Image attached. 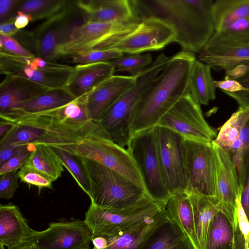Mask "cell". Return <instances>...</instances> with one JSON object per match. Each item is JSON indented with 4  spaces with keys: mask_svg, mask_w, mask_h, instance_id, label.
Listing matches in <instances>:
<instances>
[{
    "mask_svg": "<svg viewBox=\"0 0 249 249\" xmlns=\"http://www.w3.org/2000/svg\"><path fill=\"white\" fill-rule=\"evenodd\" d=\"M141 18H164L174 26L182 51L199 53L215 30L212 0H131Z\"/></svg>",
    "mask_w": 249,
    "mask_h": 249,
    "instance_id": "cell-1",
    "label": "cell"
},
{
    "mask_svg": "<svg viewBox=\"0 0 249 249\" xmlns=\"http://www.w3.org/2000/svg\"><path fill=\"white\" fill-rule=\"evenodd\" d=\"M195 53L180 51L171 56L137 105L130 126V138L157 126L162 117L189 92Z\"/></svg>",
    "mask_w": 249,
    "mask_h": 249,
    "instance_id": "cell-2",
    "label": "cell"
},
{
    "mask_svg": "<svg viewBox=\"0 0 249 249\" xmlns=\"http://www.w3.org/2000/svg\"><path fill=\"white\" fill-rule=\"evenodd\" d=\"M79 159L89 185V196L95 205L119 210L134 204L148 195L120 174L99 162Z\"/></svg>",
    "mask_w": 249,
    "mask_h": 249,
    "instance_id": "cell-3",
    "label": "cell"
},
{
    "mask_svg": "<svg viewBox=\"0 0 249 249\" xmlns=\"http://www.w3.org/2000/svg\"><path fill=\"white\" fill-rule=\"evenodd\" d=\"M163 53L138 75L135 84L125 91L104 116L101 122L113 141L124 147L130 139V126L140 101L170 61Z\"/></svg>",
    "mask_w": 249,
    "mask_h": 249,
    "instance_id": "cell-4",
    "label": "cell"
},
{
    "mask_svg": "<svg viewBox=\"0 0 249 249\" xmlns=\"http://www.w3.org/2000/svg\"><path fill=\"white\" fill-rule=\"evenodd\" d=\"M165 209L148 195L134 204L117 210L102 208L91 202L84 221L93 238H108L155 217Z\"/></svg>",
    "mask_w": 249,
    "mask_h": 249,
    "instance_id": "cell-5",
    "label": "cell"
},
{
    "mask_svg": "<svg viewBox=\"0 0 249 249\" xmlns=\"http://www.w3.org/2000/svg\"><path fill=\"white\" fill-rule=\"evenodd\" d=\"M75 66L55 62L38 56L22 57L0 50V72L28 79L48 89L66 87Z\"/></svg>",
    "mask_w": 249,
    "mask_h": 249,
    "instance_id": "cell-6",
    "label": "cell"
},
{
    "mask_svg": "<svg viewBox=\"0 0 249 249\" xmlns=\"http://www.w3.org/2000/svg\"><path fill=\"white\" fill-rule=\"evenodd\" d=\"M127 146L139 168L147 194L153 200L166 206L172 196L163 178L156 145L154 127L133 135Z\"/></svg>",
    "mask_w": 249,
    "mask_h": 249,
    "instance_id": "cell-7",
    "label": "cell"
},
{
    "mask_svg": "<svg viewBox=\"0 0 249 249\" xmlns=\"http://www.w3.org/2000/svg\"><path fill=\"white\" fill-rule=\"evenodd\" d=\"M157 150L166 187L171 196L185 191L187 182L184 138L164 127H154Z\"/></svg>",
    "mask_w": 249,
    "mask_h": 249,
    "instance_id": "cell-8",
    "label": "cell"
},
{
    "mask_svg": "<svg viewBox=\"0 0 249 249\" xmlns=\"http://www.w3.org/2000/svg\"><path fill=\"white\" fill-rule=\"evenodd\" d=\"M176 36L174 26L168 20L155 17L143 18L135 28L118 38L108 50L140 54L162 49L175 42Z\"/></svg>",
    "mask_w": 249,
    "mask_h": 249,
    "instance_id": "cell-9",
    "label": "cell"
},
{
    "mask_svg": "<svg viewBox=\"0 0 249 249\" xmlns=\"http://www.w3.org/2000/svg\"><path fill=\"white\" fill-rule=\"evenodd\" d=\"M184 140L187 182L186 191L216 197L215 160L212 142Z\"/></svg>",
    "mask_w": 249,
    "mask_h": 249,
    "instance_id": "cell-10",
    "label": "cell"
},
{
    "mask_svg": "<svg viewBox=\"0 0 249 249\" xmlns=\"http://www.w3.org/2000/svg\"><path fill=\"white\" fill-rule=\"evenodd\" d=\"M157 126L167 128L184 139L212 142L215 131L205 120L200 107L190 93L183 96L160 119Z\"/></svg>",
    "mask_w": 249,
    "mask_h": 249,
    "instance_id": "cell-11",
    "label": "cell"
},
{
    "mask_svg": "<svg viewBox=\"0 0 249 249\" xmlns=\"http://www.w3.org/2000/svg\"><path fill=\"white\" fill-rule=\"evenodd\" d=\"M76 1L46 19L33 32L36 56L53 61L57 48L69 39L73 31L85 22L84 14L76 12Z\"/></svg>",
    "mask_w": 249,
    "mask_h": 249,
    "instance_id": "cell-12",
    "label": "cell"
},
{
    "mask_svg": "<svg viewBox=\"0 0 249 249\" xmlns=\"http://www.w3.org/2000/svg\"><path fill=\"white\" fill-rule=\"evenodd\" d=\"M91 232L84 220L51 222L41 231H34L28 241L35 249H90Z\"/></svg>",
    "mask_w": 249,
    "mask_h": 249,
    "instance_id": "cell-13",
    "label": "cell"
},
{
    "mask_svg": "<svg viewBox=\"0 0 249 249\" xmlns=\"http://www.w3.org/2000/svg\"><path fill=\"white\" fill-rule=\"evenodd\" d=\"M139 23L85 22L76 27L67 41L57 48L55 59L61 57H71L91 51L109 37L131 31Z\"/></svg>",
    "mask_w": 249,
    "mask_h": 249,
    "instance_id": "cell-14",
    "label": "cell"
},
{
    "mask_svg": "<svg viewBox=\"0 0 249 249\" xmlns=\"http://www.w3.org/2000/svg\"><path fill=\"white\" fill-rule=\"evenodd\" d=\"M216 168V196L220 210L224 211L233 223L237 216V199L241 196L237 172L230 154L212 142Z\"/></svg>",
    "mask_w": 249,
    "mask_h": 249,
    "instance_id": "cell-15",
    "label": "cell"
},
{
    "mask_svg": "<svg viewBox=\"0 0 249 249\" xmlns=\"http://www.w3.org/2000/svg\"><path fill=\"white\" fill-rule=\"evenodd\" d=\"M77 6L84 12L85 22H139L131 0H80Z\"/></svg>",
    "mask_w": 249,
    "mask_h": 249,
    "instance_id": "cell-16",
    "label": "cell"
},
{
    "mask_svg": "<svg viewBox=\"0 0 249 249\" xmlns=\"http://www.w3.org/2000/svg\"><path fill=\"white\" fill-rule=\"evenodd\" d=\"M138 77L113 75L86 95L90 118L101 121L119 98L135 84Z\"/></svg>",
    "mask_w": 249,
    "mask_h": 249,
    "instance_id": "cell-17",
    "label": "cell"
},
{
    "mask_svg": "<svg viewBox=\"0 0 249 249\" xmlns=\"http://www.w3.org/2000/svg\"><path fill=\"white\" fill-rule=\"evenodd\" d=\"M48 89L21 77L5 76L0 84V114L19 110Z\"/></svg>",
    "mask_w": 249,
    "mask_h": 249,
    "instance_id": "cell-18",
    "label": "cell"
},
{
    "mask_svg": "<svg viewBox=\"0 0 249 249\" xmlns=\"http://www.w3.org/2000/svg\"><path fill=\"white\" fill-rule=\"evenodd\" d=\"M34 231L17 206L0 204V244L8 249L24 246Z\"/></svg>",
    "mask_w": 249,
    "mask_h": 249,
    "instance_id": "cell-19",
    "label": "cell"
},
{
    "mask_svg": "<svg viewBox=\"0 0 249 249\" xmlns=\"http://www.w3.org/2000/svg\"><path fill=\"white\" fill-rule=\"evenodd\" d=\"M168 218L165 209L153 218L116 235L106 238L107 246L106 249H145L153 235Z\"/></svg>",
    "mask_w": 249,
    "mask_h": 249,
    "instance_id": "cell-20",
    "label": "cell"
},
{
    "mask_svg": "<svg viewBox=\"0 0 249 249\" xmlns=\"http://www.w3.org/2000/svg\"><path fill=\"white\" fill-rule=\"evenodd\" d=\"M75 68L66 88L76 98L87 95L115 72L109 61L78 64Z\"/></svg>",
    "mask_w": 249,
    "mask_h": 249,
    "instance_id": "cell-21",
    "label": "cell"
},
{
    "mask_svg": "<svg viewBox=\"0 0 249 249\" xmlns=\"http://www.w3.org/2000/svg\"><path fill=\"white\" fill-rule=\"evenodd\" d=\"M187 193L193 208L198 249H205L209 225L216 213L220 209V203L216 197Z\"/></svg>",
    "mask_w": 249,
    "mask_h": 249,
    "instance_id": "cell-22",
    "label": "cell"
},
{
    "mask_svg": "<svg viewBox=\"0 0 249 249\" xmlns=\"http://www.w3.org/2000/svg\"><path fill=\"white\" fill-rule=\"evenodd\" d=\"M165 210L169 218L175 221L188 236L196 249H198L192 206L187 191L173 194Z\"/></svg>",
    "mask_w": 249,
    "mask_h": 249,
    "instance_id": "cell-23",
    "label": "cell"
},
{
    "mask_svg": "<svg viewBox=\"0 0 249 249\" xmlns=\"http://www.w3.org/2000/svg\"><path fill=\"white\" fill-rule=\"evenodd\" d=\"M211 67L196 59L191 69L188 89L193 98L199 104L207 105L215 99L214 80L211 74Z\"/></svg>",
    "mask_w": 249,
    "mask_h": 249,
    "instance_id": "cell-24",
    "label": "cell"
},
{
    "mask_svg": "<svg viewBox=\"0 0 249 249\" xmlns=\"http://www.w3.org/2000/svg\"><path fill=\"white\" fill-rule=\"evenodd\" d=\"M145 249H196L178 225L169 218L153 235Z\"/></svg>",
    "mask_w": 249,
    "mask_h": 249,
    "instance_id": "cell-25",
    "label": "cell"
},
{
    "mask_svg": "<svg viewBox=\"0 0 249 249\" xmlns=\"http://www.w3.org/2000/svg\"><path fill=\"white\" fill-rule=\"evenodd\" d=\"M234 225L226 213L218 211L210 222L205 249H233Z\"/></svg>",
    "mask_w": 249,
    "mask_h": 249,
    "instance_id": "cell-26",
    "label": "cell"
},
{
    "mask_svg": "<svg viewBox=\"0 0 249 249\" xmlns=\"http://www.w3.org/2000/svg\"><path fill=\"white\" fill-rule=\"evenodd\" d=\"M249 17V0L214 1L212 18L215 31H219L238 20Z\"/></svg>",
    "mask_w": 249,
    "mask_h": 249,
    "instance_id": "cell-27",
    "label": "cell"
},
{
    "mask_svg": "<svg viewBox=\"0 0 249 249\" xmlns=\"http://www.w3.org/2000/svg\"><path fill=\"white\" fill-rule=\"evenodd\" d=\"M249 45V17L238 20L215 31L205 46H239Z\"/></svg>",
    "mask_w": 249,
    "mask_h": 249,
    "instance_id": "cell-28",
    "label": "cell"
},
{
    "mask_svg": "<svg viewBox=\"0 0 249 249\" xmlns=\"http://www.w3.org/2000/svg\"><path fill=\"white\" fill-rule=\"evenodd\" d=\"M34 144L35 148L24 165L35 169L55 181L61 176L64 166L49 147L41 144Z\"/></svg>",
    "mask_w": 249,
    "mask_h": 249,
    "instance_id": "cell-29",
    "label": "cell"
},
{
    "mask_svg": "<svg viewBox=\"0 0 249 249\" xmlns=\"http://www.w3.org/2000/svg\"><path fill=\"white\" fill-rule=\"evenodd\" d=\"M76 98L66 87L48 89L16 111L28 113L41 112L61 107Z\"/></svg>",
    "mask_w": 249,
    "mask_h": 249,
    "instance_id": "cell-30",
    "label": "cell"
},
{
    "mask_svg": "<svg viewBox=\"0 0 249 249\" xmlns=\"http://www.w3.org/2000/svg\"><path fill=\"white\" fill-rule=\"evenodd\" d=\"M71 1L65 0H29L21 1L17 9L30 15L33 21L48 19L64 10Z\"/></svg>",
    "mask_w": 249,
    "mask_h": 249,
    "instance_id": "cell-31",
    "label": "cell"
},
{
    "mask_svg": "<svg viewBox=\"0 0 249 249\" xmlns=\"http://www.w3.org/2000/svg\"><path fill=\"white\" fill-rule=\"evenodd\" d=\"M14 124L13 128L0 140V148L13 144L34 143L46 133L44 130L36 127Z\"/></svg>",
    "mask_w": 249,
    "mask_h": 249,
    "instance_id": "cell-32",
    "label": "cell"
},
{
    "mask_svg": "<svg viewBox=\"0 0 249 249\" xmlns=\"http://www.w3.org/2000/svg\"><path fill=\"white\" fill-rule=\"evenodd\" d=\"M49 147L69 171L77 184L89 196V185L79 158L63 150Z\"/></svg>",
    "mask_w": 249,
    "mask_h": 249,
    "instance_id": "cell-33",
    "label": "cell"
},
{
    "mask_svg": "<svg viewBox=\"0 0 249 249\" xmlns=\"http://www.w3.org/2000/svg\"><path fill=\"white\" fill-rule=\"evenodd\" d=\"M116 71L127 72L130 76H138L153 62L149 53L124 54L109 61Z\"/></svg>",
    "mask_w": 249,
    "mask_h": 249,
    "instance_id": "cell-34",
    "label": "cell"
},
{
    "mask_svg": "<svg viewBox=\"0 0 249 249\" xmlns=\"http://www.w3.org/2000/svg\"><path fill=\"white\" fill-rule=\"evenodd\" d=\"M239 128L240 111L238 109L221 127L217 137L213 141L226 151H228L233 142L239 138Z\"/></svg>",
    "mask_w": 249,
    "mask_h": 249,
    "instance_id": "cell-35",
    "label": "cell"
},
{
    "mask_svg": "<svg viewBox=\"0 0 249 249\" xmlns=\"http://www.w3.org/2000/svg\"><path fill=\"white\" fill-rule=\"evenodd\" d=\"M240 198L237 200V216L234 224L233 249H248L249 248V221L241 206Z\"/></svg>",
    "mask_w": 249,
    "mask_h": 249,
    "instance_id": "cell-36",
    "label": "cell"
},
{
    "mask_svg": "<svg viewBox=\"0 0 249 249\" xmlns=\"http://www.w3.org/2000/svg\"><path fill=\"white\" fill-rule=\"evenodd\" d=\"M124 53L115 49L94 50L71 57L73 63L78 64L109 61Z\"/></svg>",
    "mask_w": 249,
    "mask_h": 249,
    "instance_id": "cell-37",
    "label": "cell"
},
{
    "mask_svg": "<svg viewBox=\"0 0 249 249\" xmlns=\"http://www.w3.org/2000/svg\"><path fill=\"white\" fill-rule=\"evenodd\" d=\"M18 174L21 182L37 187L39 192L44 188H52V183L54 181L49 176L24 165L19 169Z\"/></svg>",
    "mask_w": 249,
    "mask_h": 249,
    "instance_id": "cell-38",
    "label": "cell"
},
{
    "mask_svg": "<svg viewBox=\"0 0 249 249\" xmlns=\"http://www.w3.org/2000/svg\"><path fill=\"white\" fill-rule=\"evenodd\" d=\"M35 148V145L34 144H29L20 153L0 166V176L11 172L17 171L18 169H20L24 165L29 156Z\"/></svg>",
    "mask_w": 249,
    "mask_h": 249,
    "instance_id": "cell-39",
    "label": "cell"
},
{
    "mask_svg": "<svg viewBox=\"0 0 249 249\" xmlns=\"http://www.w3.org/2000/svg\"><path fill=\"white\" fill-rule=\"evenodd\" d=\"M0 50L22 57H32L36 56L14 37L2 34H0Z\"/></svg>",
    "mask_w": 249,
    "mask_h": 249,
    "instance_id": "cell-40",
    "label": "cell"
},
{
    "mask_svg": "<svg viewBox=\"0 0 249 249\" xmlns=\"http://www.w3.org/2000/svg\"><path fill=\"white\" fill-rule=\"evenodd\" d=\"M17 171L11 172L1 176L0 180V197L4 199L11 198L19 185V179Z\"/></svg>",
    "mask_w": 249,
    "mask_h": 249,
    "instance_id": "cell-41",
    "label": "cell"
},
{
    "mask_svg": "<svg viewBox=\"0 0 249 249\" xmlns=\"http://www.w3.org/2000/svg\"><path fill=\"white\" fill-rule=\"evenodd\" d=\"M21 0H0V23L15 18L14 12Z\"/></svg>",
    "mask_w": 249,
    "mask_h": 249,
    "instance_id": "cell-42",
    "label": "cell"
},
{
    "mask_svg": "<svg viewBox=\"0 0 249 249\" xmlns=\"http://www.w3.org/2000/svg\"><path fill=\"white\" fill-rule=\"evenodd\" d=\"M215 88L220 89L222 91L228 93H235L247 91L236 80L225 76L223 80H214Z\"/></svg>",
    "mask_w": 249,
    "mask_h": 249,
    "instance_id": "cell-43",
    "label": "cell"
},
{
    "mask_svg": "<svg viewBox=\"0 0 249 249\" xmlns=\"http://www.w3.org/2000/svg\"><path fill=\"white\" fill-rule=\"evenodd\" d=\"M29 144H13L0 148V166L20 153Z\"/></svg>",
    "mask_w": 249,
    "mask_h": 249,
    "instance_id": "cell-44",
    "label": "cell"
},
{
    "mask_svg": "<svg viewBox=\"0 0 249 249\" xmlns=\"http://www.w3.org/2000/svg\"><path fill=\"white\" fill-rule=\"evenodd\" d=\"M240 201L241 206L249 221V163L246 178L241 192Z\"/></svg>",
    "mask_w": 249,
    "mask_h": 249,
    "instance_id": "cell-45",
    "label": "cell"
},
{
    "mask_svg": "<svg viewBox=\"0 0 249 249\" xmlns=\"http://www.w3.org/2000/svg\"><path fill=\"white\" fill-rule=\"evenodd\" d=\"M249 70V65L241 64L226 71L225 76L231 79H236L244 76Z\"/></svg>",
    "mask_w": 249,
    "mask_h": 249,
    "instance_id": "cell-46",
    "label": "cell"
},
{
    "mask_svg": "<svg viewBox=\"0 0 249 249\" xmlns=\"http://www.w3.org/2000/svg\"><path fill=\"white\" fill-rule=\"evenodd\" d=\"M14 18L0 24V34L13 37L19 31L15 25Z\"/></svg>",
    "mask_w": 249,
    "mask_h": 249,
    "instance_id": "cell-47",
    "label": "cell"
},
{
    "mask_svg": "<svg viewBox=\"0 0 249 249\" xmlns=\"http://www.w3.org/2000/svg\"><path fill=\"white\" fill-rule=\"evenodd\" d=\"M32 21L33 19L30 15L20 12H17L14 18L15 25L19 30L24 28Z\"/></svg>",
    "mask_w": 249,
    "mask_h": 249,
    "instance_id": "cell-48",
    "label": "cell"
},
{
    "mask_svg": "<svg viewBox=\"0 0 249 249\" xmlns=\"http://www.w3.org/2000/svg\"><path fill=\"white\" fill-rule=\"evenodd\" d=\"M14 124L11 122L0 119V138L2 139L6 134L13 128Z\"/></svg>",
    "mask_w": 249,
    "mask_h": 249,
    "instance_id": "cell-49",
    "label": "cell"
},
{
    "mask_svg": "<svg viewBox=\"0 0 249 249\" xmlns=\"http://www.w3.org/2000/svg\"><path fill=\"white\" fill-rule=\"evenodd\" d=\"M92 242L94 248L96 249H106L107 246V241L106 238L98 236L93 238Z\"/></svg>",
    "mask_w": 249,
    "mask_h": 249,
    "instance_id": "cell-50",
    "label": "cell"
},
{
    "mask_svg": "<svg viewBox=\"0 0 249 249\" xmlns=\"http://www.w3.org/2000/svg\"><path fill=\"white\" fill-rule=\"evenodd\" d=\"M241 64H249V57L240 59L234 61L231 64L230 69Z\"/></svg>",
    "mask_w": 249,
    "mask_h": 249,
    "instance_id": "cell-51",
    "label": "cell"
},
{
    "mask_svg": "<svg viewBox=\"0 0 249 249\" xmlns=\"http://www.w3.org/2000/svg\"><path fill=\"white\" fill-rule=\"evenodd\" d=\"M15 249H35L32 246L29 245H25Z\"/></svg>",
    "mask_w": 249,
    "mask_h": 249,
    "instance_id": "cell-52",
    "label": "cell"
},
{
    "mask_svg": "<svg viewBox=\"0 0 249 249\" xmlns=\"http://www.w3.org/2000/svg\"><path fill=\"white\" fill-rule=\"evenodd\" d=\"M0 249H5L4 248V246L2 244H0Z\"/></svg>",
    "mask_w": 249,
    "mask_h": 249,
    "instance_id": "cell-53",
    "label": "cell"
},
{
    "mask_svg": "<svg viewBox=\"0 0 249 249\" xmlns=\"http://www.w3.org/2000/svg\"><path fill=\"white\" fill-rule=\"evenodd\" d=\"M248 246H249V242H248Z\"/></svg>",
    "mask_w": 249,
    "mask_h": 249,
    "instance_id": "cell-54",
    "label": "cell"
},
{
    "mask_svg": "<svg viewBox=\"0 0 249 249\" xmlns=\"http://www.w3.org/2000/svg\"><path fill=\"white\" fill-rule=\"evenodd\" d=\"M93 249H95V248H94Z\"/></svg>",
    "mask_w": 249,
    "mask_h": 249,
    "instance_id": "cell-55",
    "label": "cell"
},
{
    "mask_svg": "<svg viewBox=\"0 0 249 249\" xmlns=\"http://www.w3.org/2000/svg\"><path fill=\"white\" fill-rule=\"evenodd\" d=\"M248 249H249V248H248Z\"/></svg>",
    "mask_w": 249,
    "mask_h": 249,
    "instance_id": "cell-56",
    "label": "cell"
}]
</instances>
